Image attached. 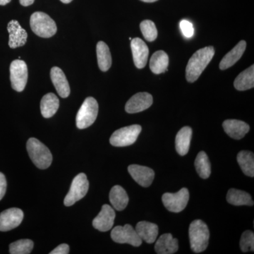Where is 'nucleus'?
I'll use <instances>...</instances> for the list:
<instances>
[{
    "instance_id": "nucleus-1",
    "label": "nucleus",
    "mask_w": 254,
    "mask_h": 254,
    "mask_svg": "<svg viewBox=\"0 0 254 254\" xmlns=\"http://www.w3.org/2000/svg\"><path fill=\"white\" fill-rule=\"evenodd\" d=\"M215 55L213 46L205 47L198 50L189 60L186 68L187 81L193 83L199 78Z\"/></svg>"
},
{
    "instance_id": "nucleus-2",
    "label": "nucleus",
    "mask_w": 254,
    "mask_h": 254,
    "mask_svg": "<svg viewBox=\"0 0 254 254\" xmlns=\"http://www.w3.org/2000/svg\"><path fill=\"white\" fill-rule=\"evenodd\" d=\"M190 249L195 254L201 253L208 246L210 232L208 227L201 220H195L189 228Z\"/></svg>"
},
{
    "instance_id": "nucleus-3",
    "label": "nucleus",
    "mask_w": 254,
    "mask_h": 254,
    "mask_svg": "<svg viewBox=\"0 0 254 254\" xmlns=\"http://www.w3.org/2000/svg\"><path fill=\"white\" fill-rule=\"evenodd\" d=\"M26 148L30 158L37 168L45 170L49 168L53 162L51 152L39 140L35 138L28 139Z\"/></svg>"
},
{
    "instance_id": "nucleus-4",
    "label": "nucleus",
    "mask_w": 254,
    "mask_h": 254,
    "mask_svg": "<svg viewBox=\"0 0 254 254\" xmlns=\"http://www.w3.org/2000/svg\"><path fill=\"white\" fill-rule=\"evenodd\" d=\"M30 26L33 33L41 38H51L58 30L54 20L49 15L41 11H36L31 15Z\"/></svg>"
},
{
    "instance_id": "nucleus-5",
    "label": "nucleus",
    "mask_w": 254,
    "mask_h": 254,
    "mask_svg": "<svg viewBox=\"0 0 254 254\" xmlns=\"http://www.w3.org/2000/svg\"><path fill=\"white\" fill-rule=\"evenodd\" d=\"M98 114V104L97 100L88 97L83 102L76 115V127L80 129L91 126L96 120Z\"/></svg>"
},
{
    "instance_id": "nucleus-6",
    "label": "nucleus",
    "mask_w": 254,
    "mask_h": 254,
    "mask_svg": "<svg viewBox=\"0 0 254 254\" xmlns=\"http://www.w3.org/2000/svg\"><path fill=\"white\" fill-rule=\"evenodd\" d=\"M141 130V127L138 125L123 127L114 132L110 138V143L116 147L132 145L136 142Z\"/></svg>"
},
{
    "instance_id": "nucleus-7",
    "label": "nucleus",
    "mask_w": 254,
    "mask_h": 254,
    "mask_svg": "<svg viewBox=\"0 0 254 254\" xmlns=\"http://www.w3.org/2000/svg\"><path fill=\"white\" fill-rule=\"evenodd\" d=\"M89 182L84 173H80L73 179L69 191L64 200L66 206H71L88 193Z\"/></svg>"
},
{
    "instance_id": "nucleus-8",
    "label": "nucleus",
    "mask_w": 254,
    "mask_h": 254,
    "mask_svg": "<svg viewBox=\"0 0 254 254\" xmlns=\"http://www.w3.org/2000/svg\"><path fill=\"white\" fill-rule=\"evenodd\" d=\"M28 66L24 61L14 60L10 65V80L14 91L22 92L28 81Z\"/></svg>"
},
{
    "instance_id": "nucleus-9",
    "label": "nucleus",
    "mask_w": 254,
    "mask_h": 254,
    "mask_svg": "<svg viewBox=\"0 0 254 254\" xmlns=\"http://www.w3.org/2000/svg\"><path fill=\"white\" fill-rule=\"evenodd\" d=\"M190 200V192L187 188H182L177 193H165L162 200L165 208L173 213H180L185 210Z\"/></svg>"
},
{
    "instance_id": "nucleus-10",
    "label": "nucleus",
    "mask_w": 254,
    "mask_h": 254,
    "mask_svg": "<svg viewBox=\"0 0 254 254\" xmlns=\"http://www.w3.org/2000/svg\"><path fill=\"white\" fill-rule=\"evenodd\" d=\"M111 237L114 242L119 244H128L136 247H140L142 244L136 230L128 224L125 226L115 227L112 230Z\"/></svg>"
},
{
    "instance_id": "nucleus-11",
    "label": "nucleus",
    "mask_w": 254,
    "mask_h": 254,
    "mask_svg": "<svg viewBox=\"0 0 254 254\" xmlns=\"http://www.w3.org/2000/svg\"><path fill=\"white\" fill-rule=\"evenodd\" d=\"M23 213L21 209L12 208L0 213V231L7 232L21 225Z\"/></svg>"
},
{
    "instance_id": "nucleus-12",
    "label": "nucleus",
    "mask_w": 254,
    "mask_h": 254,
    "mask_svg": "<svg viewBox=\"0 0 254 254\" xmlns=\"http://www.w3.org/2000/svg\"><path fill=\"white\" fill-rule=\"evenodd\" d=\"M153 96L150 93H138L127 101L125 110L127 113L134 114L144 111L153 104Z\"/></svg>"
},
{
    "instance_id": "nucleus-13",
    "label": "nucleus",
    "mask_w": 254,
    "mask_h": 254,
    "mask_svg": "<svg viewBox=\"0 0 254 254\" xmlns=\"http://www.w3.org/2000/svg\"><path fill=\"white\" fill-rule=\"evenodd\" d=\"M9 33V46L11 49L23 46L27 41L28 34L16 20H11L7 25Z\"/></svg>"
},
{
    "instance_id": "nucleus-14",
    "label": "nucleus",
    "mask_w": 254,
    "mask_h": 254,
    "mask_svg": "<svg viewBox=\"0 0 254 254\" xmlns=\"http://www.w3.org/2000/svg\"><path fill=\"white\" fill-rule=\"evenodd\" d=\"M128 171L132 178L143 187H150L154 180V171L148 167L131 165L128 166Z\"/></svg>"
},
{
    "instance_id": "nucleus-15",
    "label": "nucleus",
    "mask_w": 254,
    "mask_h": 254,
    "mask_svg": "<svg viewBox=\"0 0 254 254\" xmlns=\"http://www.w3.org/2000/svg\"><path fill=\"white\" fill-rule=\"evenodd\" d=\"M131 48L135 66L140 69L144 68L149 55L148 46L141 38H135L131 39Z\"/></svg>"
},
{
    "instance_id": "nucleus-16",
    "label": "nucleus",
    "mask_w": 254,
    "mask_h": 254,
    "mask_svg": "<svg viewBox=\"0 0 254 254\" xmlns=\"http://www.w3.org/2000/svg\"><path fill=\"white\" fill-rule=\"evenodd\" d=\"M115 219V212L109 205H103L101 211L93 221V226L100 232H107L112 229Z\"/></svg>"
},
{
    "instance_id": "nucleus-17",
    "label": "nucleus",
    "mask_w": 254,
    "mask_h": 254,
    "mask_svg": "<svg viewBox=\"0 0 254 254\" xmlns=\"http://www.w3.org/2000/svg\"><path fill=\"white\" fill-rule=\"evenodd\" d=\"M222 127L229 136L237 140L243 138L250 129L248 124L237 120H225L222 124Z\"/></svg>"
},
{
    "instance_id": "nucleus-18",
    "label": "nucleus",
    "mask_w": 254,
    "mask_h": 254,
    "mask_svg": "<svg viewBox=\"0 0 254 254\" xmlns=\"http://www.w3.org/2000/svg\"><path fill=\"white\" fill-rule=\"evenodd\" d=\"M50 77L60 96L63 98H67L71 91L67 78L63 70L58 66H54L50 71Z\"/></svg>"
},
{
    "instance_id": "nucleus-19",
    "label": "nucleus",
    "mask_w": 254,
    "mask_h": 254,
    "mask_svg": "<svg viewBox=\"0 0 254 254\" xmlns=\"http://www.w3.org/2000/svg\"><path fill=\"white\" fill-rule=\"evenodd\" d=\"M179 250L178 240L171 234H164L159 237L155 245V252L158 254H173Z\"/></svg>"
},
{
    "instance_id": "nucleus-20",
    "label": "nucleus",
    "mask_w": 254,
    "mask_h": 254,
    "mask_svg": "<svg viewBox=\"0 0 254 254\" xmlns=\"http://www.w3.org/2000/svg\"><path fill=\"white\" fill-rule=\"evenodd\" d=\"M136 231L142 241L146 243L153 244L156 240L158 235V225L147 221L138 222L136 226Z\"/></svg>"
},
{
    "instance_id": "nucleus-21",
    "label": "nucleus",
    "mask_w": 254,
    "mask_h": 254,
    "mask_svg": "<svg viewBox=\"0 0 254 254\" xmlns=\"http://www.w3.org/2000/svg\"><path fill=\"white\" fill-rule=\"evenodd\" d=\"M247 48V43L245 41H241L235 48L225 55L220 63V67L221 70H225L231 67L236 64L242 58Z\"/></svg>"
},
{
    "instance_id": "nucleus-22",
    "label": "nucleus",
    "mask_w": 254,
    "mask_h": 254,
    "mask_svg": "<svg viewBox=\"0 0 254 254\" xmlns=\"http://www.w3.org/2000/svg\"><path fill=\"white\" fill-rule=\"evenodd\" d=\"M192 137V129L190 127L182 128L175 138V147L178 154L184 156L188 153Z\"/></svg>"
},
{
    "instance_id": "nucleus-23",
    "label": "nucleus",
    "mask_w": 254,
    "mask_h": 254,
    "mask_svg": "<svg viewBox=\"0 0 254 254\" xmlns=\"http://www.w3.org/2000/svg\"><path fill=\"white\" fill-rule=\"evenodd\" d=\"M60 107V100L54 93L45 95L41 102V111L43 118H50L54 116Z\"/></svg>"
},
{
    "instance_id": "nucleus-24",
    "label": "nucleus",
    "mask_w": 254,
    "mask_h": 254,
    "mask_svg": "<svg viewBox=\"0 0 254 254\" xmlns=\"http://www.w3.org/2000/svg\"><path fill=\"white\" fill-rule=\"evenodd\" d=\"M110 201L115 210H123L128 203V196L126 190L119 185L113 187L110 192Z\"/></svg>"
},
{
    "instance_id": "nucleus-25",
    "label": "nucleus",
    "mask_w": 254,
    "mask_h": 254,
    "mask_svg": "<svg viewBox=\"0 0 254 254\" xmlns=\"http://www.w3.org/2000/svg\"><path fill=\"white\" fill-rule=\"evenodd\" d=\"M168 55L163 50L155 52L150 58V68L155 74H160L168 71Z\"/></svg>"
},
{
    "instance_id": "nucleus-26",
    "label": "nucleus",
    "mask_w": 254,
    "mask_h": 254,
    "mask_svg": "<svg viewBox=\"0 0 254 254\" xmlns=\"http://www.w3.org/2000/svg\"><path fill=\"white\" fill-rule=\"evenodd\" d=\"M234 86L237 91H243L253 88L254 86V66L240 73L234 82Z\"/></svg>"
},
{
    "instance_id": "nucleus-27",
    "label": "nucleus",
    "mask_w": 254,
    "mask_h": 254,
    "mask_svg": "<svg viewBox=\"0 0 254 254\" xmlns=\"http://www.w3.org/2000/svg\"><path fill=\"white\" fill-rule=\"evenodd\" d=\"M98 66L102 71H107L112 66V56L109 47L103 41H99L96 47Z\"/></svg>"
},
{
    "instance_id": "nucleus-28",
    "label": "nucleus",
    "mask_w": 254,
    "mask_h": 254,
    "mask_svg": "<svg viewBox=\"0 0 254 254\" xmlns=\"http://www.w3.org/2000/svg\"><path fill=\"white\" fill-rule=\"evenodd\" d=\"M227 200L230 204L237 205H253L254 201L250 193L244 190L231 189L227 194Z\"/></svg>"
},
{
    "instance_id": "nucleus-29",
    "label": "nucleus",
    "mask_w": 254,
    "mask_h": 254,
    "mask_svg": "<svg viewBox=\"0 0 254 254\" xmlns=\"http://www.w3.org/2000/svg\"><path fill=\"white\" fill-rule=\"evenodd\" d=\"M237 162L247 176L254 177V155L252 152L242 150L237 155Z\"/></svg>"
},
{
    "instance_id": "nucleus-30",
    "label": "nucleus",
    "mask_w": 254,
    "mask_h": 254,
    "mask_svg": "<svg viewBox=\"0 0 254 254\" xmlns=\"http://www.w3.org/2000/svg\"><path fill=\"white\" fill-rule=\"evenodd\" d=\"M195 168L202 179H208L211 174V165L208 155L204 151H200L195 160Z\"/></svg>"
},
{
    "instance_id": "nucleus-31",
    "label": "nucleus",
    "mask_w": 254,
    "mask_h": 254,
    "mask_svg": "<svg viewBox=\"0 0 254 254\" xmlns=\"http://www.w3.org/2000/svg\"><path fill=\"white\" fill-rule=\"evenodd\" d=\"M33 241L20 240L13 242L9 246V253L11 254H29L33 250Z\"/></svg>"
},
{
    "instance_id": "nucleus-32",
    "label": "nucleus",
    "mask_w": 254,
    "mask_h": 254,
    "mask_svg": "<svg viewBox=\"0 0 254 254\" xmlns=\"http://www.w3.org/2000/svg\"><path fill=\"white\" fill-rule=\"evenodd\" d=\"M142 34L147 41L153 42L158 37V31L154 22L150 20H145L140 24Z\"/></svg>"
},
{
    "instance_id": "nucleus-33",
    "label": "nucleus",
    "mask_w": 254,
    "mask_h": 254,
    "mask_svg": "<svg viewBox=\"0 0 254 254\" xmlns=\"http://www.w3.org/2000/svg\"><path fill=\"white\" fill-rule=\"evenodd\" d=\"M240 248L245 253L248 252H254V235L253 232L247 230L242 234L240 240Z\"/></svg>"
},
{
    "instance_id": "nucleus-34",
    "label": "nucleus",
    "mask_w": 254,
    "mask_h": 254,
    "mask_svg": "<svg viewBox=\"0 0 254 254\" xmlns=\"http://www.w3.org/2000/svg\"><path fill=\"white\" fill-rule=\"evenodd\" d=\"M180 26L184 36L189 38H191L193 36L194 28L190 21H187V20H182L180 23Z\"/></svg>"
},
{
    "instance_id": "nucleus-35",
    "label": "nucleus",
    "mask_w": 254,
    "mask_h": 254,
    "mask_svg": "<svg viewBox=\"0 0 254 254\" xmlns=\"http://www.w3.org/2000/svg\"><path fill=\"white\" fill-rule=\"evenodd\" d=\"M69 253V247L66 244H63L52 251L50 254H67Z\"/></svg>"
},
{
    "instance_id": "nucleus-36",
    "label": "nucleus",
    "mask_w": 254,
    "mask_h": 254,
    "mask_svg": "<svg viewBox=\"0 0 254 254\" xmlns=\"http://www.w3.org/2000/svg\"><path fill=\"white\" fill-rule=\"evenodd\" d=\"M6 190V180L4 174L0 173V200L4 196Z\"/></svg>"
},
{
    "instance_id": "nucleus-37",
    "label": "nucleus",
    "mask_w": 254,
    "mask_h": 254,
    "mask_svg": "<svg viewBox=\"0 0 254 254\" xmlns=\"http://www.w3.org/2000/svg\"><path fill=\"white\" fill-rule=\"evenodd\" d=\"M35 0H19L20 4L23 6H28L33 4Z\"/></svg>"
},
{
    "instance_id": "nucleus-38",
    "label": "nucleus",
    "mask_w": 254,
    "mask_h": 254,
    "mask_svg": "<svg viewBox=\"0 0 254 254\" xmlns=\"http://www.w3.org/2000/svg\"><path fill=\"white\" fill-rule=\"evenodd\" d=\"M11 0H0V5L4 6V5L9 4Z\"/></svg>"
},
{
    "instance_id": "nucleus-39",
    "label": "nucleus",
    "mask_w": 254,
    "mask_h": 254,
    "mask_svg": "<svg viewBox=\"0 0 254 254\" xmlns=\"http://www.w3.org/2000/svg\"><path fill=\"white\" fill-rule=\"evenodd\" d=\"M142 1H144V2L151 3L155 2V1H158V0H141Z\"/></svg>"
},
{
    "instance_id": "nucleus-40",
    "label": "nucleus",
    "mask_w": 254,
    "mask_h": 254,
    "mask_svg": "<svg viewBox=\"0 0 254 254\" xmlns=\"http://www.w3.org/2000/svg\"><path fill=\"white\" fill-rule=\"evenodd\" d=\"M62 2L64 3V4H68V3L71 2L73 0H60Z\"/></svg>"
}]
</instances>
